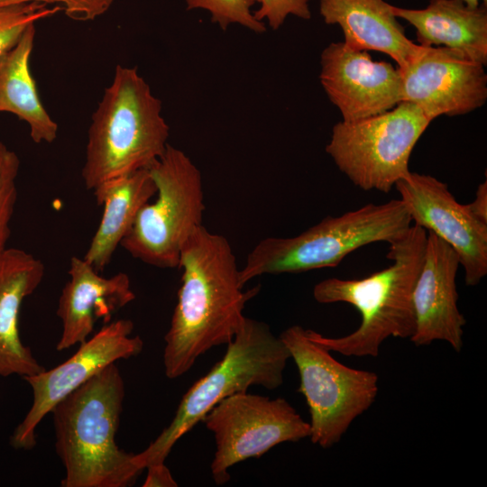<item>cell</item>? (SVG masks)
<instances>
[{"label":"cell","mask_w":487,"mask_h":487,"mask_svg":"<svg viewBox=\"0 0 487 487\" xmlns=\"http://www.w3.org/2000/svg\"><path fill=\"white\" fill-rule=\"evenodd\" d=\"M462 1H464L467 5L471 7L479 6L481 1L483 3V5L487 4V0H462Z\"/></svg>","instance_id":"cell-29"},{"label":"cell","mask_w":487,"mask_h":487,"mask_svg":"<svg viewBox=\"0 0 487 487\" xmlns=\"http://www.w3.org/2000/svg\"><path fill=\"white\" fill-rule=\"evenodd\" d=\"M130 319L108 322L90 338L78 345L77 352L62 363L26 376L32 402L23 419L14 428L10 445L31 450L36 446V428L52 408L106 366L138 355L143 341L133 335Z\"/></svg>","instance_id":"cell-11"},{"label":"cell","mask_w":487,"mask_h":487,"mask_svg":"<svg viewBox=\"0 0 487 487\" xmlns=\"http://www.w3.org/2000/svg\"><path fill=\"white\" fill-rule=\"evenodd\" d=\"M68 273L69 280L61 290L57 308L62 325L58 351L85 342L96 320L108 323L115 312L135 299L124 272L103 277L84 258L72 257Z\"/></svg>","instance_id":"cell-16"},{"label":"cell","mask_w":487,"mask_h":487,"mask_svg":"<svg viewBox=\"0 0 487 487\" xmlns=\"http://www.w3.org/2000/svg\"><path fill=\"white\" fill-rule=\"evenodd\" d=\"M61 10L42 4H29L0 10V59L12 50L26 29Z\"/></svg>","instance_id":"cell-22"},{"label":"cell","mask_w":487,"mask_h":487,"mask_svg":"<svg viewBox=\"0 0 487 487\" xmlns=\"http://www.w3.org/2000/svg\"><path fill=\"white\" fill-rule=\"evenodd\" d=\"M19 169L17 154L0 142V254L7 248L11 234L10 224L17 198Z\"/></svg>","instance_id":"cell-23"},{"label":"cell","mask_w":487,"mask_h":487,"mask_svg":"<svg viewBox=\"0 0 487 487\" xmlns=\"http://www.w3.org/2000/svg\"><path fill=\"white\" fill-rule=\"evenodd\" d=\"M431 122L402 101L384 113L335 124L326 152L355 186L388 193L410 172L413 148Z\"/></svg>","instance_id":"cell-8"},{"label":"cell","mask_w":487,"mask_h":487,"mask_svg":"<svg viewBox=\"0 0 487 487\" xmlns=\"http://www.w3.org/2000/svg\"><path fill=\"white\" fill-rule=\"evenodd\" d=\"M427 231L412 225L401 238L389 244V267L361 280L328 278L317 283L313 297L318 303L345 302L354 307L362 321L354 332L336 338L311 329L308 336L330 352L346 356L379 354L389 337L409 338L416 330L413 289L427 244Z\"/></svg>","instance_id":"cell-3"},{"label":"cell","mask_w":487,"mask_h":487,"mask_svg":"<svg viewBox=\"0 0 487 487\" xmlns=\"http://www.w3.org/2000/svg\"><path fill=\"white\" fill-rule=\"evenodd\" d=\"M66 0H0V10L28 4H42L50 6L60 5Z\"/></svg>","instance_id":"cell-28"},{"label":"cell","mask_w":487,"mask_h":487,"mask_svg":"<svg viewBox=\"0 0 487 487\" xmlns=\"http://www.w3.org/2000/svg\"><path fill=\"white\" fill-rule=\"evenodd\" d=\"M402 69V101L417 106L432 121L460 115L487 100L484 65L463 51L445 46H422Z\"/></svg>","instance_id":"cell-12"},{"label":"cell","mask_w":487,"mask_h":487,"mask_svg":"<svg viewBox=\"0 0 487 487\" xmlns=\"http://www.w3.org/2000/svg\"><path fill=\"white\" fill-rule=\"evenodd\" d=\"M187 10L201 8L211 13V21L226 30L229 24L237 23L257 33L266 31L263 22L254 18L251 7L253 0H185Z\"/></svg>","instance_id":"cell-24"},{"label":"cell","mask_w":487,"mask_h":487,"mask_svg":"<svg viewBox=\"0 0 487 487\" xmlns=\"http://www.w3.org/2000/svg\"><path fill=\"white\" fill-rule=\"evenodd\" d=\"M147 474L142 484L143 487H177L178 483L173 478L165 463H157L148 465Z\"/></svg>","instance_id":"cell-26"},{"label":"cell","mask_w":487,"mask_h":487,"mask_svg":"<svg viewBox=\"0 0 487 487\" xmlns=\"http://www.w3.org/2000/svg\"><path fill=\"white\" fill-rule=\"evenodd\" d=\"M326 24L338 25L344 43L354 50L376 51L390 56L402 69L418 53L420 45L409 40L384 0H320Z\"/></svg>","instance_id":"cell-18"},{"label":"cell","mask_w":487,"mask_h":487,"mask_svg":"<svg viewBox=\"0 0 487 487\" xmlns=\"http://www.w3.org/2000/svg\"><path fill=\"white\" fill-rule=\"evenodd\" d=\"M202 421L215 438L210 469L217 485L230 480L233 465L259 458L279 444L298 442L310 435L309 423L285 399L247 391L222 400Z\"/></svg>","instance_id":"cell-10"},{"label":"cell","mask_w":487,"mask_h":487,"mask_svg":"<svg viewBox=\"0 0 487 487\" xmlns=\"http://www.w3.org/2000/svg\"><path fill=\"white\" fill-rule=\"evenodd\" d=\"M413 225L430 231L457 253L467 286L487 274V224L467 205L456 201L444 182L433 176L409 172L394 185Z\"/></svg>","instance_id":"cell-13"},{"label":"cell","mask_w":487,"mask_h":487,"mask_svg":"<svg viewBox=\"0 0 487 487\" xmlns=\"http://www.w3.org/2000/svg\"><path fill=\"white\" fill-rule=\"evenodd\" d=\"M226 345L223 358L183 395L169 426L143 451L134 454L140 470L165 463L175 444L222 400L251 386L275 390L282 384L290 354L266 323L245 317Z\"/></svg>","instance_id":"cell-5"},{"label":"cell","mask_w":487,"mask_h":487,"mask_svg":"<svg viewBox=\"0 0 487 487\" xmlns=\"http://www.w3.org/2000/svg\"><path fill=\"white\" fill-rule=\"evenodd\" d=\"M169 133L161 102L148 83L136 68L117 65L91 117L81 170L85 187L94 190L149 169L164 153Z\"/></svg>","instance_id":"cell-4"},{"label":"cell","mask_w":487,"mask_h":487,"mask_svg":"<svg viewBox=\"0 0 487 487\" xmlns=\"http://www.w3.org/2000/svg\"><path fill=\"white\" fill-rule=\"evenodd\" d=\"M412 225L400 199L368 204L340 216H326L292 237H266L240 269L242 286L264 274L298 273L337 266L350 253L376 242L391 244Z\"/></svg>","instance_id":"cell-6"},{"label":"cell","mask_w":487,"mask_h":487,"mask_svg":"<svg viewBox=\"0 0 487 487\" xmlns=\"http://www.w3.org/2000/svg\"><path fill=\"white\" fill-rule=\"evenodd\" d=\"M178 268L181 285L164 336L169 379L188 372L211 348L230 343L244 323L246 303L260 290L259 286L244 290L231 244L203 225L186 242Z\"/></svg>","instance_id":"cell-1"},{"label":"cell","mask_w":487,"mask_h":487,"mask_svg":"<svg viewBox=\"0 0 487 487\" xmlns=\"http://www.w3.org/2000/svg\"><path fill=\"white\" fill-rule=\"evenodd\" d=\"M427 234L424 259L413 289L416 330L410 341L417 346L445 341L460 352L465 318L457 306L459 257L444 240L430 231Z\"/></svg>","instance_id":"cell-15"},{"label":"cell","mask_w":487,"mask_h":487,"mask_svg":"<svg viewBox=\"0 0 487 487\" xmlns=\"http://www.w3.org/2000/svg\"><path fill=\"white\" fill-rule=\"evenodd\" d=\"M472 214L480 221L487 224V181L481 183L475 193L474 200L467 204Z\"/></svg>","instance_id":"cell-27"},{"label":"cell","mask_w":487,"mask_h":487,"mask_svg":"<svg viewBox=\"0 0 487 487\" xmlns=\"http://www.w3.org/2000/svg\"><path fill=\"white\" fill-rule=\"evenodd\" d=\"M44 264L30 253L7 247L0 254V376L23 378L45 368L20 336L19 314L23 300L44 276Z\"/></svg>","instance_id":"cell-17"},{"label":"cell","mask_w":487,"mask_h":487,"mask_svg":"<svg viewBox=\"0 0 487 487\" xmlns=\"http://www.w3.org/2000/svg\"><path fill=\"white\" fill-rule=\"evenodd\" d=\"M124 395V379L112 363L52 408L55 450L65 469L62 487H127L135 482L142 470L134 454L115 441Z\"/></svg>","instance_id":"cell-2"},{"label":"cell","mask_w":487,"mask_h":487,"mask_svg":"<svg viewBox=\"0 0 487 487\" xmlns=\"http://www.w3.org/2000/svg\"><path fill=\"white\" fill-rule=\"evenodd\" d=\"M93 193L96 204L103 206V214L83 258L101 272L111 262L141 208L156 194V186L149 170L143 169L107 180Z\"/></svg>","instance_id":"cell-20"},{"label":"cell","mask_w":487,"mask_h":487,"mask_svg":"<svg viewBox=\"0 0 487 487\" xmlns=\"http://www.w3.org/2000/svg\"><path fill=\"white\" fill-rule=\"evenodd\" d=\"M279 336L299 373V391L305 397L310 415L309 438L323 448L332 447L374 402L378 376L341 363L300 326H291Z\"/></svg>","instance_id":"cell-9"},{"label":"cell","mask_w":487,"mask_h":487,"mask_svg":"<svg viewBox=\"0 0 487 487\" xmlns=\"http://www.w3.org/2000/svg\"><path fill=\"white\" fill-rule=\"evenodd\" d=\"M320 63V83L343 121L376 115L402 102L399 68L373 60L367 51L332 42L323 50Z\"/></svg>","instance_id":"cell-14"},{"label":"cell","mask_w":487,"mask_h":487,"mask_svg":"<svg viewBox=\"0 0 487 487\" xmlns=\"http://www.w3.org/2000/svg\"><path fill=\"white\" fill-rule=\"evenodd\" d=\"M260 4V8L254 11L256 20L262 22L265 18L271 28H280L289 14L304 20L311 18L308 6L309 0H253Z\"/></svg>","instance_id":"cell-25"},{"label":"cell","mask_w":487,"mask_h":487,"mask_svg":"<svg viewBox=\"0 0 487 487\" xmlns=\"http://www.w3.org/2000/svg\"><path fill=\"white\" fill-rule=\"evenodd\" d=\"M397 18L416 29L422 46H445L463 51L473 60L487 63V8L471 7L462 0H430L423 9L391 5Z\"/></svg>","instance_id":"cell-19"},{"label":"cell","mask_w":487,"mask_h":487,"mask_svg":"<svg viewBox=\"0 0 487 487\" xmlns=\"http://www.w3.org/2000/svg\"><path fill=\"white\" fill-rule=\"evenodd\" d=\"M35 26L30 25L17 44L0 59V112L24 121L36 143L54 142L58 124L41 101L30 69Z\"/></svg>","instance_id":"cell-21"},{"label":"cell","mask_w":487,"mask_h":487,"mask_svg":"<svg viewBox=\"0 0 487 487\" xmlns=\"http://www.w3.org/2000/svg\"><path fill=\"white\" fill-rule=\"evenodd\" d=\"M148 170L157 198L141 208L120 245L146 264L178 268L186 242L202 225L201 172L185 152L170 144Z\"/></svg>","instance_id":"cell-7"}]
</instances>
